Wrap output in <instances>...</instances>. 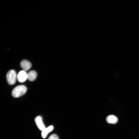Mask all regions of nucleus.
<instances>
[{
	"instance_id": "obj_9",
	"label": "nucleus",
	"mask_w": 139,
	"mask_h": 139,
	"mask_svg": "<svg viewBox=\"0 0 139 139\" xmlns=\"http://www.w3.org/2000/svg\"><path fill=\"white\" fill-rule=\"evenodd\" d=\"M48 139H59L58 136L56 134H54L51 135Z\"/></svg>"
},
{
	"instance_id": "obj_2",
	"label": "nucleus",
	"mask_w": 139,
	"mask_h": 139,
	"mask_svg": "<svg viewBox=\"0 0 139 139\" xmlns=\"http://www.w3.org/2000/svg\"><path fill=\"white\" fill-rule=\"evenodd\" d=\"M6 78L9 84L11 85L14 84L15 83L17 78V75L16 72L13 70L9 71L7 74Z\"/></svg>"
},
{
	"instance_id": "obj_6",
	"label": "nucleus",
	"mask_w": 139,
	"mask_h": 139,
	"mask_svg": "<svg viewBox=\"0 0 139 139\" xmlns=\"http://www.w3.org/2000/svg\"><path fill=\"white\" fill-rule=\"evenodd\" d=\"M37 73L33 70L27 73V79L32 81L35 80L37 76Z\"/></svg>"
},
{
	"instance_id": "obj_5",
	"label": "nucleus",
	"mask_w": 139,
	"mask_h": 139,
	"mask_svg": "<svg viewBox=\"0 0 139 139\" xmlns=\"http://www.w3.org/2000/svg\"><path fill=\"white\" fill-rule=\"evenodd\" d=\"M36 123L39 129L42 131L45 128V127L43 123L41 117L40 116L37 117L35 119Z\"/></svg>"
},
{
	"instance_id": "obj_1",
	"label": "nucleus",
	"mask_w": 139,
	"mask_h": 139,
	"mask_svg": "<svg viewBox=\"0 0 139 139\" xmlns=\"http://www.w3.org/2000/svg\"><path fill=\"white\" fill-rule=\"evenodd\" d=\"M27 87L24 85H20L15 87L12 92V95L14 97H19L23 95L26 92Z\"/></svg>"
},
{
	"instance_id": "obj_7",
	"label": "nucleus",
	"mask_w": 139,
	"mask_h": 139,
	"mask_svg": "<svg viewBox=\"0 0 139 139\" xmlns=\"http://www.w3.org/2000/svg\"><path fill=\"white\" fill-rule=\"evenodd\" d=\"M106 120L108 123L115 124L117 122L118 119L117 117L114 115H110L107 117Z\"/></svg>"
},
{
	"instance_id": "obj_4",
	"label": "nucleus",
	"mask_w": 139,
	"mask_h": 139,
	"mask_svg": "<svg viewBox=\"0 0 139 139\" xmlns=\"http://www.w3.org/2000/svg\"><path fill=\"white\" fill-rule=\"evenodd\" d=\"M20 66L23 70L26 71L29 70L31 66V63L26 60H22L20 63Z\"/></svg>"
},
{
	"instance_id": "obj_3",
	"label": "nucleus",
	"mask_w": 139,
	"mask_h": 139,
	"mask_svg": "<svg viewBox=\"0 0 139 139\" xmlns=\"http://www.w3.org/2000/svg\"><path fill=\"white\" fill-rule=\"evenodd\" d=\"M17 79L20 82H25L27 79V73L23 70L21 71L17 75Z\"/></svg>"
},
{
	"instance_id": "obj_8",
	"label": "nucleus",
	"mask_w": 139,
	"mask_h": 139,
	"mask_svg": "<svg viewBox=\"0 0 139 139\" xmlns=\"http://www.w3.org/2000/svg\"><path fill=\"white\" fill-rule=\"evenodd\" d=\"M54 127L52 125H50L47 128H45L42 131L41 135L43 138L46 137L48 134L50 132L52 131Z\"/></svg>"
}]
</instances>
